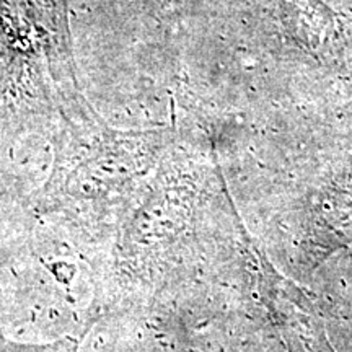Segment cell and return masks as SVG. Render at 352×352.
<instances>
[{"label":"cell","instance_id":"obj_1","mask_svg":"<svg viewBox=\"0 0 352 352\" xmlns=\"http://www.w3.org/2000/svg\"><path fill=\"white\" fill-rule=\"evenodd\" d=\"M94 321L85 324L80 334H70L51 342H19L8 340L0 333V352H78L80 351L83 338L87 336L88 329H91Z\"/></svg>","mask_w":352,"mask_h":352}]
</instances>
